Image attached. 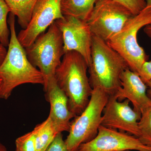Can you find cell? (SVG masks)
I'll return each mask as SVG.
<instances>
[{"instance_id":"1","label":"cell","mask_w":151,"mask_h":151,"mask_svg":"<svg viewBox=\"0 0 151 151\" xmlns=\"http://www.w3.org/2000/svg\"><path fill=\"white\" fill-rule=\"evenodd\" d=\"M8 22L10 38L6 55L0 65L2 88L0 98L7 100L15 88L25 84L43 85L41 72L30 62L25 50L18 40L15 29V16L10 13Z\"/></svg>"},{"instance_id":"2","label":"cell","mask_w":151,"mask_h":151,"mask_svg":"<svg viewBox=\"0 0 151 151\" xmlns=\"http://www.w3.org/2000/svg\"><path fill=\"white\" fill-rule=\"evenodd\" d=\"M88 70L84 58L72 51L64 54L55 71L57 83L67 96L70 111L76 116L86 108L92 95Z\"/></svg>"},{"instance_id":"3","label":"cell","mask_w":151,"mask_h":151,"mask_svg":"<svg viewBox=\"0 0 151 151\" xmlns=\"http://www.w3.org/2000/svg\"><path fill=\"white\" fill-rule=\"evenodd\" d=\"M129 68L127 62L105 41L93 35L91 62L88 67L92 89L100 88L109 96L116 95L121 87V76Z\"/></svg>"},{"instance_id":"4","label":"cell","mask_w":151,"mask_h":151,"mask_svg":"<svg viewBox=\"0 0 151 151\" xmlns=\"http://www.w3.org/2000/svg\"><path fill=\"white\" fill-rule=\"evenodd\" d=\"M151 23V7L146 6L130 19L123 28L106 42L125 60L129 68L139 74L148 55L138 42L139 31Z\"/></svg>"},{"instance_id":"5","label":"cell","mask_w":151,"mask_h":151,"mask_svg":"<svg viewBox=\"0 0 151 151\" xmlns=\"http://www.w3.org/2000/svg\"><path fill=\"white\" fill-rule=\"evenodd\" d=\"M25 50L30 62L43 75L44 88L55 79V71L65 54L62 33L55 22Z\"/></svg>"},{"instance_id":"6","label":"cell","mask_w":151,"mask_h":151,"mask_svg":"<svg viewBox=\"0 0 151 151\" xmlns=\"http://www.w3.org/2000/svg\"><path fill=\"white\" fill-rule=\"evenodd\" d=\"M109 96L100 88H94L86 108L70 123L65 143L69 151H76L82 144L96 137L101 126L103 110Z\"/></svg>"},{"instance_id":"7","label":"cell","mask_w":151,"mask_h":151,"mask_svg":"<svg viewBox=\"0 0 151 151\" xmlns=\"http://www.w3.org/2000/svg\"><path fill=\"white\" fill-rule=\"evenodd\" d=\"M134 16L115 0H98L86 22L93 35L107 42Z\"/></svg>"},{"instance_id":"8","label":"cell","mask_w":151,"mask_h":151,"mask_svg":"<svg viewBox=\"0 0 151 151\" xmlns=\"http://www.w3.org/2000/svg\"><path fill=\"white\" fill-rule=\"evenodd\" d=\"M55 23L62 33L65 53L72 51L78 52L89 67L93 35L86 22L73 17L64 16Z\"/></svg>"},{"instance_id":"9","label":"cell","mask_w":151,"mask_h":151,"mask_svg":"<svg viewBox=\"0 0 151 151\" xmlns=\"http://www.w3.org/2000/svg\"><path fill=\"white\" fill-rule=\"evenodd\" d=\"M61 0H38L27 27L22 30L17 36L24 48L32 45L38 37L57 20L63 18L61 9Z\"/></svg>"},{"instance_id":"10","label":"cell","mask_w":151,"mask_h":151,"mask_svg":"<svg viewBox=\"0 0 151 151\" xmlns=\"http://www.w3.org/2000/svg\"><path fill=\"white\" fill-rule=\"evenodd\" d=\"M151 151L139 138L125 132L100 126L94 139L81 144L76 151Z\"/></svg>"},{"instance_id":"11","label":"cell","mask_w":151,"mask_h":151,"mask_svg":"<svg viewBox=\"0 0 151 151\" xmlns=\"http://www.w3.org/2000/svg\"><path fill=\"white\" fill-rule=\"evenodd\" d=\"M141 115L130 106L129 100L119 101L109 96L103 110L101 126L139 137V121Z\"/></svg>"},{"instance_id":"12","label":"cell","mask_w":151,"mask_h":151,"mask_svg":"<svg viewBox=\"0 0 151 151\" xmlns=\"http://www.w3.org/2000/svg\"><path fill=\"white\" fill-rule=\"evenodd\" d=\"M121 83V87L115 95L119 101L129 100L133 109L141 115L151 108L147 87L139 74L128 68L122 73Z\"/></svg>"},{"instance_id":"13","label":"cell","mask_w":151,"mask_h":151,"mask_svg":"<svg viewBox=\"0 0 151 151\" xmlns=\"http://www.w3.org/2000/svg\"><path fill=\"white\" fill-rule=\"evenodd\" d=\"M44 89L46 92L47 100L50 104L48 117L55 129L58 133L68 132L70 120L76 116L69 109L67 96L58 85L55 78Z\"/></svg>"},{"instance_id":"14","label":"cell","mask_w":151,"mask_h":151,"mask_svg":"<svg viewBox=\"0 0 151 151\" xmlns=\"http://www.w3.org/2000/svg\"><path fill=\"white\" fill-rule=\"evenodd\" d=\"M98 0H61L63 16L74 17L86 22Z\"/></svg>"},{"instance_id":"15","label":"cell","mask_w":151,"mask_h":151,"mask_svg":"<svg viewBox=\"0 0 151 151\" xmlns=\"http://www.w3.org/2000/svg\"><path fill=\"white\" fill-rule=\"evenodd\" d=\"M10 13L17 17L18 22L22 29L27 27L32 12L38 0H4Z\"/></svg>"},{"instance_id":"16","label":"cell","mask_w":151,"mask_h":151,"mask_svg":"<svg viewBox=\"0 0 151 151\" xmlns=\"http://www.w3.org/2000/svg\"><path fill=\"white\" fill-rule=\"evenodd\" d=\"M33 131L35 136L36 151H45L58 134L48 117L37 125Z\"/></svg>"},{"instance_id":"17","label":"cell","mask_w":151,"mask_h":151,"mask_svg":"<svg viewBox=\"0 0 151 151\" xmlns=\"http://www.w3.org/2000/svg\"><path fill=\"white\" fill-rule=\"evenodd\" d=\"M139 139L145 145L151 147V107L141 115L139 121Z\"/></svg>"},{"instance_id":"18","label":"cell","mask_w":151,"mask_h":151,"mask_svg":"<svg viewBox=\"0 0 151 151\" xmlns=\"http://www.w3.org/2000/svg\"><path fill=\"white\" fill-rule=\"evenodd\" d=\"M10 10L4 0H0V42L5 47L9 43L10 30L7 25L8 14Z\"/></svg>"},{"instance_id":"19","label":"cell","mask_w":151,"mask_h":151,"mask_svg":"<svg viewBox=\"0 0 151 151\" xmlns=\"http://www.w3.org/2000/svg\"><path fill=\"white\" fill-rule=\"evenodd\" d=\"M15 147V151H36L33 131L17 138Z\"/></svg>"},{"instance_id":"20","label":"cell","mask_w":151,"mask_h":151,"mask_svg":"<svg viewBox=\"0 0 151 151\" xmlns=\"http://www.w3.org/2000/svg\"><path fill=\"white\" fill-rule=\"evenodd\" d=\"M129 9L134 15H136L146 6L145 0H115Z\"/></svg>"},{"instance_id":"21","label":"cell","mask_w":151,"mask_h":151,"mask_svg":"<svg viewBox=\"0 0 151 151\" xmlns=\"http://www.w3.org/2000/svg\"><path fill=\"white\" fill-rule=\"evenodd\" d=\"M45 151H69L65 141L63 139L62 133H58Z\"/></svg>"},{"instance_id":"22","label":"cell","mask_w":151,"mask_h":151,"mask_svg":"<svg viewBox=\"0 0 151 151\" xmlns=\"http://www.w3.org/2000/svg\"><path fill=\"white\" fill-rule=\"evenodd\" d=\"M140 77L145 84L151 79V60L143 64L140 72Z\"/></svg>"},{"instance_id":"23","label":"cell","mask_w":151,"mask_h":151,"mask_svg":"<svg viewBox=\"0 0 151 151\" xmlns=\"http://www.w3.org/2000/svg\"><path fill=\"white\" fill-rule=\"evenodd\" d=\"M7 50L6 49V47L0 42V65L4 61L6 55Z\"/></svg>"},{"instance_id":"24","label":"cell","mask_w":151,"mask_h":151,"mask_svg":"<svg viewBox=\"0 0 151 151\" xmlns=\"http://www.w3.org/2000/svg\"><path fill=\"white\" fill-rule=\"evenodd\" d=\"M144 31L151 40V23L144 27Z\"/></svg>"},{"instance_id":"25","label":"cell","mask_w":151,"mask_h":151,"mask_svg":"<svg viewBox=\"0 0 151 151\" xmlns=\"http://www.w3.org/2000/svg\"><path fill=\"white\" fill-rule=\"evenodd\" d=\"M147 89V94L149 98L151 99V79L148 82L146 83Z\"/></svg>"},{"instance_id":"26","label":"cell","mask_w":151,"mask_h":151,"mask_svg":"<svg viewBox=\"0 0 151 151\" xmlns=\"http://www.w3.org/2000/svg\"><path fill=\"white\" fill-rule=\"evenodd\" d=\"M0 151H7L5 146L0 142Z\"/></svg>"},{"instance_id":"27","label":"cell","mask_w":151,"mask_h":151,"mask_svg":"<svg viewBox=\"0 0 151 151\" xmlns=\"http://www.w3.org/2000/svg\"><path fill=\"white\" fill-rule=\"evenodd\" d=\"M2 79L0 77V97H1V92L2 88Z\"/></svg>"},{"instance_id":"28","label":"cell","mask_w":151,"mask_h":151,"mask_svg":"<svg viewBox=\"0 0 151 151\" xmlns=\"http://www.w3.org/2000/svg\"><path fill=\"white\" fill-rule=\"evenodd\" d=\"M146 6L151 7V0H145Z\"/></svg>"},{"instance_id":"29","label":"cell","mask_w":151,"mask_h":151,"mask_svg":"<svg viewBox=\"0 0 151 151\" xmlns=\"http://www.w3.org/2000/svg\"><path fill=\"white\" fill-rule=\"evenodd\" d=\"M131 151V150H125V151Z\"/></svg>"},{"instance_id":"30","label":"cell","mask_w":151,"mask_h":151,"mask_svg":"<svg viewBox=\"0 0 151 151\" xmlns=\"http://www.w3.org/2000/svg\"></svg>"}]
</instances>
